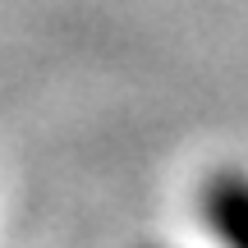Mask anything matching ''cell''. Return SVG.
I'll return each instance as SVG.
<instances>
[{
	"mask_svg": "<svg viewBox=\"0 0 248 248\" xmlns=\"http://www.w3.org/2000/svg\"><path fill=\"white\" fill-rule=\"evenodd\" d=\"M207 202H212V221L225 234V244L248 248V179L244 175H221Z\"/></svg>",
	"mask_w": 248,
	"mask_h": 248,
	"instance_id": "obj_1",
	"label": "cell"
}]
</instances>
